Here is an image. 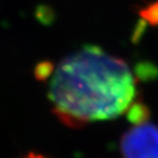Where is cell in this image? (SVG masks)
Masks as SVG:
<instances>
[{
  "label": "cell",
  "mask_w": 158,
  "mask_h": 158,
  "mask_svg": "<svg viewBox=\"0 0 158 158\" xmlns=\"http://www.w3.org/2000/svg\"><path fill=\"white\" fill-rule=\"evenodd\" d=\"M135 94V77L127 63L97 45H85L64 57L48 87L53 112L70 127L116 118Z\"/></svg>",
  "instance_id": "1"
},
{
  "label": "cell",
  "mask_w": 158,
  "mask_h": 158,
  "mask_svg": "<svg viewBox=\"0 0 158 158\" xmlns=\"http://www.w3.org/2000/svg\"><path fill=\"white\" fill-rule=\"evenodd\" d=\"M120 149L123 158H158V125H134L122 135Z\"/></svg>",
  "instance_id": "2"
},
{
  "label": "cell",
  "mask_w": 158,
  "mask_h": 158,
  "mask_svg": "<svg viewBox=\"0 0 158 158\" xmlns=\"http://www.w3.org/2000/svg\"><path fill=\"white\" fill-rule=\"evenodd\" d=\"M126 118L134 125H139L148 122V118L151 115L149 108L141 100H137L135 98L133 102L130 104L128 109L126 110Z\"/></svg>",
  "instance_id": "3"
},
{
  "label": "cell",
  "mask_w": 158,
  "mask_h": 158,
  "mask_svg": "<svg viewBox=\"0 0 158 158\" xmlns=\"http://www.w3.org/2000/svg\"><path fill=\"white\" fill-rule=\"evenodd\" d=\"M138 15L142 21L148 23L151 27H158V0L146 3L137 9Z\"/></svg>",
  "instance_id": "4"
},
{
  "label": "cell",
  "mask_w": 158,
  "mask_h": 158,
  "mask_svg": "<svg viewBox=\"0 0 158 158\" xmlns=\"http://www.w3.org/2000/svg\"><path fill=\"white\" fill-rule=\"evenodd\" d=\"M55 67L53 63L45 60V62L40 63L36 65L34 70V76L37 80H46L49 77H52L54 74Z\"/></svg>",
  "instance_id": "5"
},
{
  "label": "cell",
  "mask_w": 158,
  "mask_h": 158,
  "mask_svg": "<svg viewBox=\"0 0 158 158\" xmlns=\"http://www.w3.org/2000/svg\"><path fill=\"white\" fill-rule=\"evenodd\" d=\"M22 158H47V157L41 155V154H36V153H33V152H31V153H29L27 155H25L24 157H22Z\"/></svg>",
  "instance_id": "6"
}]
</instances>
